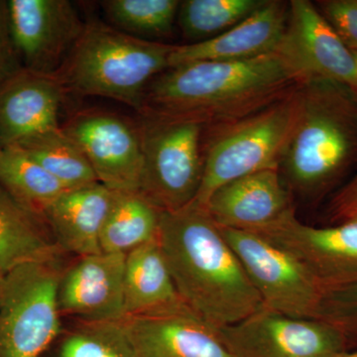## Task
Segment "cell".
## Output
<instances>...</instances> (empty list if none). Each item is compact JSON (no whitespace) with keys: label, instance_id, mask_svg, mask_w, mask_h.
I'll return each mask as SVG.
<instances>
[{"label":"cell","instance_id":"cell-1","mask_svg":"<svg viewBox=\"0 0 357 357\" xmlns=\"http://www.w3.org/2000/svg\"><path fill=\"white\" fill-rule=\"evenodd\" d=\"M301 84L298 73L277 50L245 61L185 63L150 82L138 112L211 128L255 114Z\"/></svg>","mask_w":357,"mask_h":357},{"label":"cell","instance_id":"cell-2","mask_svg":"<svg viewBox=\"0 0 357 357\" xmlns=\"http://www.w3.org/2000/svg\"><path fill=\"white\" fill-rule=\"evenodd\" d=\"M159 243L185 306L215 328L263 307L234 249L206 208L162 211Z\"/></svg>","mask_w":357,"mask_h":357},{"label":"cell","instance_id":"cell-3","mask_svg":"<svg viewBox=\"0 0 357 357\" xmlns=\"http://www.w3.org/2000/svg\"><path fill=\"white\" fill-rule=\"evenodd\" d=\"M279 171L290 192L314 197L357 159V93L342 84L311 79Z\"/></svg>","mask_w":357,"mask_h":357},{"label":"cell","instance_id":"cell-4","mask_svg":"<svg viewBox=\"0 0 357 357\" xmlns=\"http://www.w3.org/2000/svg\"><path fill=\"white\" fill-rule=\"evenodd\" d=\"M173 47L89 21L55 76L66 93L112 98L138 112L148 84L169 69Z\"/></svg>","mask_w":357,"mask_h":357},{"label":"cell","instance_id":"cell-5","mask_svg":"<svg viewBox=\"0 0 357 357\" xmlns=\"http://www.w3.org/2000/svg\"><path fill=\"white\" fill-rule=\"evenodd\" d=\"M301 86L255 114L211 126L204 148L203 178L192 204L206 208L223 185L249 174L279 169L299 117Z\"/></svg>","mask_w":357,"mask_h":357},{"label":"cell","instance_id":"cell-6","mask_svg":"<svg viewBox=\"0 0 357 357\" xmlns=\"http://www.w3.org/2000/svg\"><path fill=\"white\" fill-rule=\"evenodd\" d=\"M138 126L143 152L140 194L166 213L190 206L203 178L206 126L143 115Z\"/></svg>","mask_w":357,"mask_h":357},{"label":"cell","instance_id":"cell-7","mask_svg":"<svg viewBox=\"0 0 357 357\" xmlns=\"http://www.w3.org/2000/svg\"><path fill=\"white\" fill-rule=\"evenodd\" d=\"M62 260L7 272L0 303V357H42L62 335L58 288Z\"/></svg>","mask_w":357,"mask_h":357},{"label":"cell","instance_id":"cell-8","mask_svg":"<svg viewBox=\"0 0 357 357\" xmlns=\"http://www.w3.org/2000/svg\"><path fill=\"white\" fill-rule=\"evenodd\" d=\"M255 286L263 307L318 319L321 281L285 249L252 231L220 227Z\"/></svg>","mask_w":357,"mask_h":357},{"label":"cell","instance_id":"cell-9","mask_svg":"<svg viewBox=\"0 0 357 357\" xmlns=\"http://www.w3.org/2000/svg\"><path fill=\"white\" fill-rule=\"evenodd\" d=\"M218 330L237 357H337L347 352L349 337L326 321L293 318L264 307Z\"/></svg>","mask_w":357,"mask_h":357},{"label":"cell","instance_id":"cell-10","mask_svg":"<svg viewBox=\"0 0 357 357\" xmlns=\"http://www.w3.org/2000/svg\"><path fill=\"white\" fill-rule=\"evenodd\" d=\"M61 128L81 148L100 184L114 192H139L143 152L138 122L107 110L86 109Z\"/></svg>","mask_w":357,"mask_h":357},{"label":"cell","instance_id":"cell-11","mask_svg":"<svg viewBox=\"0 0 357 357\" xmlns=\"http://www.w3.org/2000/svg\"><path fill=\"white\" fill-rule=\"evenodd\" d=\"M11 38L24 69L55 75L84 24L67 0H9Z\"/></svg>","mask_w":357,"mask_h":357},{"label":"cell","instance_id":"cell-12","mask_svg":"<svg viewBox=\"0 0 357 357\" xmlns=\"http://www.w3.org/2000/svg\"><path fill=\"white\" fill-rule=\"evenodd\" d=\"M277 51L298 73L303 84L326 79L357 93L354 52L345 46L316 4L307 0L289 2L287 28Z\"/></svg>","mask_w":357,"mask_h":357},{"label":"cell","instance_id":"cell-13","mask_svg":"<svg viewBox=\"0 0 357 357\" xmlns=\"http://www.w3.org/2000/svg\"><path fill=\"white\" fill-rule=\"evenodd\" d=\"M126 255L100 252L77 257L65 267L58 288L62 317L77 321H119L124 312Z\"/></svg>","mask_w":357,"mask_h":357},{"label":"cell","instance_id":"cell-14","mask_svg":"<svg viewBox=\"0 0 357 357\" xmlns=\"http://www.w3.org/2000/svg\"><path fill=\"white\" fill-rule=\"evenodd\" d=\"M252 232L297 257L321 282L357 276V218L314 227L301 222L294 211Z\"/></svg>","mask_w":357,"mask_h":357},{"label":"cell","instance_id":"cell-15","mask_svg":"<svg viewBox=\"0 0 357 357\" xmlns=\"http://www.w3.org/2000/svg\"><path fill=\"white\" fill-rule=\"evenodd\" d=\"M137 357H237L187 306L123 319Z\"/></svg>","mask_w":357,"mask_h":357},{"label":"cell","instance_id":"cell-16","mask_svg":"<svg viewBox=\"0 0 357 357\" xmlns=\"http://www.w3.org/2000/svg\"><path fill=\"white\" fill-rule=\"evenodd\" d=\"M55 75L21 69L0 86V148L23 143L61 128L59 110L65 96Z\"/></svg>","mask_w":357,"mask_h":357},{"label":"cell","instance_id":"cell-17","mask_svg":"<svg viewBox=\"0 0 357 357\" xmlns=\"http://www.w3.org/2000/svg\"><path fill=\"white\" fill-rule=\"evenodd\" d=\"M206 210L220 227L256 231L294 211L279 169L243 176L213 192Z\"/></svg>","mask_w":357,"mask_h":357},{"label":"cell","instance_id":"cell-18","mask_svg":"<svg viewBox=\"0 0 357 357\" xmlns=\"http://www.w3.org/2000/svg\"><path fill=\"white\" fill-rule=\"evenodd\" d=\"M289 3L267 0L241 23L215 38L174 45L169 68L199 61H245L278 49L287 28Z\"/></svg>","mask_w":357,"mask_h":357},{"label":"cell","instance_id":"cell-19","mask_svg":"<svg viewBox=\"0 0 357 357\" xmlns=\"http://www.w3.org/2000/svg\"><path fill=\"white\" fill-rule=\"evenodd\" d=\"M114 196L98 183L67 191L52 206L46 222L65 253L82 257L102 252L100 236Z\"/></svg>","mask_w":357,"mask_h":357},{"label":"cell","instance_id":"cell-20","mask_svg":"<svg viewBox=\"0 0 357 357\" xmlns=\"http://www.w3.org/2000/svg\"><path fill=\"white\" fill-rule=\"evenodd\" d=\"M183 306L185 305L176 289L159 238L126 255V318Z\"/></svg>","mask_w":357,"mask_h":357},{"label":"cell","instance_id":"cell-21","mask_svg":"<svg viewBox=\"0 0 357 357\" xmlns=\"http://www.w3.org/2000/svg\"><path fill=\"white\" fill-rule=\"evenodd\" d=\"M64 255L48 223L25 210L0 185V271L58 261Z\"/></svg>","mask_w":357,"mask_h":357},{"label":"cell","instance_id":"cell-22","mask_svg":"<svg viewBox=\"0 0 357 357\" xmlns=\"http://www.w3.org/2000/svg\"><path fill=\"white\" fill-rule=\"evenodd\" d=\"M162 211L139 192H115L100 236L102 252L128 255L159 237Z\"/></svg>","mask_w":357,"mask_h":357},{"label":"cell","instance_id":"cell-23","mask_svg":"<svg viewBox=\"0 0 357 357\" xmlns=\"http://www.w3.org/2000/svg\"><path fill=\"white\" fill-rule=\"evenodd\" d=\"M0 185L14 201L45 222L52 206L68 191L20 148H7L2 151Z\"/></svg>","mask_w":357,"mask_h":357},{"label":"cell","instance_id":"cell-24","mask_svg":"<svg viewBox=\"0 0 357 357\" xmlns=\"http://www.w3.org/2000/svg\"><path fill=\"white\" fill-rule=\"evenodd\" d=\"M14 148H20L38 162L68 191L100 183L81 148L62 128L42 134Z\"/></svg>","mask_w":357,"mask_h":357},{"label":"cell","instance_id":"cell-25","mask_svg":"<svg viewBox=\"0 0 357 357\" xmlns=\"http://www.w3.org/2000/svg\"><path fill=\"white\" fill-rule=\"evenodd\" d=\"M267 0H185L181 2L178 23L194 43L215 38L248 18Z\"/></svg>","mask_w":357,"mask_h":357},{"label":"cell","instance_id":"cell-26","mask_svg":"<svg viewBox=\"0 0 357 357\" xmlns=\"http://www.w3.org/2000/svg\"><path fill=\"white\" fill-rule=\"evenodd\" d=\"M180 4L178 0H107L102 7L115 29L155 41L172 34Z\"/></svg>","mask_w":357,"mask_h":357},{"label":"cell","instance_id":"cell-27","mask_svg":"<svg viewBox=\"0 0 357 357\" xmlns=\"http://www.w3.org/2000/svg\"><path fill=\"white\" fill-rule=\"evenodd\" d=\"M59 337L54 357H137L119 321H77Z\"/></svg>","mask_w":357,"mask_h":357},{"label":"cell","instance_id":"cell-28","mask_svg":"<svg viewBox=\"0 0 357 357\" xmlns=\"http://www.w3.org/2000/svg\"><path fill=\"white\" fill-rule=\"evenodd\" d=\"M318 319L337 326L347 337L357 335V276L321 282Z\"/></svg>","mask_w":357,"mask_h":357},{"label":"cell","instance_id":"cell-29","mask_svg":"<svg viewBox=\"0 0 357 357\" xmlns=\"http://www.w3.org/2000/svg\"><path fill=\"white\" fill-rule=\"evenodd\" d=\"M316 6L345 46L357 52V0H324Z\"/></svg>","mask_w":357,"mask_h":357},{"label":"cell","instance_id":"cell-30","mask_svg":"<svg viewBox=\"0 0 357 357\" xmlns=\"http://www.w3.org/2000/svg\"><path fill=\"white\" fill-rule=\"evenodd\" d=\"M23 69L11 38L7 1L0 0V86Z\"/></svg>","mask_w":357,"mask_h":357},{"label":"cell","instance_id":"cell-31","mask_svg":"<svg viewBox=\"0 0 357 357\" xmlns=\"http://www.w3.org/2000/svg\"><path fill=\"white\" fill-rule=\"evenodd\" d=\"M330 211L333 218L344 222L357 218V174L333 197Z\"/></svg>","mask_w":357,"mask_h":357},{"label":"cell","instance_id":"cell-32","mask_svg":"<svg viewBox=\"0 0 357 357\" xmlns=\"http://www.w3.org/2000/svg\"><path fill=\"white\" fill-rule=\"evenodd\" d=\"M6 273L0 271V303H1L2 294H3L4 283H6Z\"/></svg>","mask_w":357,"mask_h":357},{"label":"cell","instance_id":"cell-33","mask_svg":"<svg viewBox=\"0 0 357 357\" xmlns=\"http://www.w3.org/2000/svg\"><path fill=\"white\" fill-rule=\"evenodd\" d=\"M337 357H357V351L354 352H344V354H340Z\"/></svg>","mask_w":357,"mask_h":357},{"label":"cell","instance_id":"cell-34","mask_svg":"<svg viewBox=\"0 0 357 357\" xmlns=\"http://www.w3.org/2000/svg\"><path fill=\"white\" fill-rule=\"evenodd\" d=\"M354 60H356V73H357V52H354Z\"/></svg>","mask_w":357,"mask_h":357},{"label":"cell","instance_id":"cell-35","mask_svg":"<svg viewBox=\"0 0 357 357\" xmlns=\"http://www.w3.org/2000/svg\"><path fill=\"white\" fill-rule=\"evenodd\" d=\"M2 151H3V150H2L1 148H0V159H1Z\"/></svg>","mask_w":357,"mask_h":357}]
</instances>
